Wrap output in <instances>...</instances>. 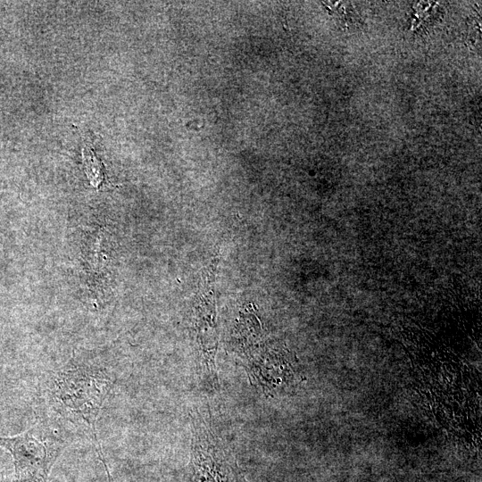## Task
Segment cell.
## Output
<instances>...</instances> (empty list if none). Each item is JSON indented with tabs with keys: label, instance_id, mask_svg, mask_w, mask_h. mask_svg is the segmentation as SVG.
<instances>
[{
	"label": "cell",
	"instance_id": "obj_1",
	"mask_svg": "<svg viewBox=\"0 0 482 482\" xmlns=\"http://www.w3.org/2000/svg\"><path fill=\"white\" fill-rule=\"evenodd\" d=\"M119 376L112 355L105 352L74 353L46 370L38 382V400L52 422L73 428L92 444L104 470L108 466L97 436L96 421Z\"/></svg>",
	"mask_w": 482,
	"mask_h": 482
},
{
	"label": "cell",
	"instance_id": "obj_2",
	"mask_svg": "<svg viewBox=\"0 0 482 482\" xmlns=\"http://www.w3.org/2000/svg\"><path fill=\"white\" fill-rule=\"evenodd\" d=\"M61 430L64 428L42 417L20 435L0 436V447L13 460L9 482H47L54 464L68 445Z\"/></svg>",
	"mask_w": 482,
	"mask_h": 482
},
{
	"label": "cell",
	"instance_id": "obj_3",
	"mask_svg": "<svg viewBox=\"0 0 482 482\" xmlns=\"http://www.w3.org/2000/svg\"><path fill=\"white\" fill-rule=\"evenodd\" d=\"M187 482H247L232 455L220 445L198 439L194 443Z\"/></svg>",
	"mask_w": 482,
	"mask_h": 482
},
{
	"label": "cell",
	"instance_id": "obj_4",
	"mask_svg": "<svg viewBox=\"0 0 482 482\" xmlns=\"http://www.w3.org/2000/svg\"><path fill=\"white\" fill-rule=\"evenodd\" d=\"M217 262L212 261L201 278L197 292L195 314L197 338L208 362L213 363L217 337L215 331L214 279Z\"/></svg>",
	"mask_w": 482,
	"mask_h": 482
},
{
	"label": "cell",
	"instance_id": "obj_5",
	"mask_svg": "<svg viewBox=\"0 0 482 482\" xmlns=\"http://www.w3.org/2000/svg\"><path fill=\"white\" fill-rule=\"evenodd\" d=\"M83 160L87 175L95 187H98L104 180L103 163L97 159L90 147H84Z\"/></svg>",
	"mask_w": 482,
	"mask_h": 482
},
{
	"label": "cell",
	"instance_id": "obj_6",
	"mask_svg": "<svg viewBox=\"0 0 482 482\" xmlns=\"http://www.w3.org/2000/svg\"><path fill=\"white\" fill-rule=\"evenodd\" d=\"M106 477H107V478H106L107 482H114L111 473L106 474Z\"/></svg>",
	"mask_w": 482,
	"mask_h": 482
}]
</instances>
